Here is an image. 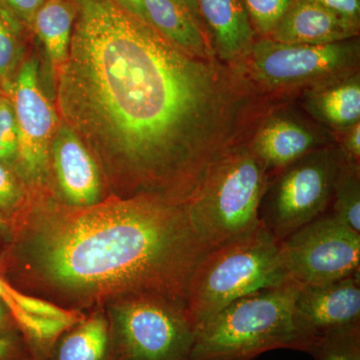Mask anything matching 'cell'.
Instances as JSON below:
<instances>
[{
  "instance_id": "cell-1",
  "label": "cell",
  "mask_w": 360,
  "mask_h": 360,
  "mask_svg": "<svg viewBox=\"0 0 360 360\" xmlns=\"http://www.w3.org/2000/svg\"><path fill=\"white\" fill-rule=\"evenodd\" d=\"M58 75L66 124L134 196L186 205L238 148L245 87L213 58L184 51L111 0H77Z\"/></svg>"
},
{
  "instance_id": "cell-2",
  "label": "cell",
  "mask_w": 360,
  "mask_h": 360,
  "mask_svg": "<svg viewBox=\"0 0 360 360\" xmlns=\"http://www.w3.org/2000/svg\"><path fill=\"white\" fill-rule=\"evenodd\" d=\"M7 271L73 304L158 298L186 304L207 253L186 205L150 195L52 207L11 225Z\"/></svg>"
},
{
  "instance_id": "cell-3",
  "label": "cell",
  "mask_w": 360,
  "mask_h": 360,
  "mask_svg": "<svg viewBox=\"0 0 360 360\" xmlns=\"http://www.w3.org/2000/svg\"><path fill=\"white\" fill-rule=\"evenodd\" d=\"M290 281L229 303L195 326L191 360H255L276 349L309 354L316 336L298 319Z\"/></svg>"
},
{
  "instance_id": "cell-4",
  "label": "cell",
  "mask_w": 360,
  "mask_h": 360,
  "mask_svg": "<svg viewBox=\"0 0 360 360\" xmlns=\"http://www.w3.org/2000/svg\"><path fill=\"white\" fill-rule=\"evenodd\" d=\"M279 241L264 224L208 250L194 270L186 309L194 328L243 296L290 281Z\"/></svg>"
},
{
  "instance_id": "cell-5",
  "label": "cell",
  "mask_w": 360,
  "mask_h": 360,
  "mask_svg": "<svg viewBox=\"0 0 360 360\" xmlns=\"http://www.w3.org/2000/svg\"><path fill=\"white\" fill-rule=\"evenodd\" d=\"M269 172L251 148H236L217 161L186 203L196 236L208 250L257 229Z\"/></svg>"
},
{
  "instance_id": "cell-6",
  "label": "cell",
  "mask_w": 360,
  "mask_h": 360,
  "mask_svg": "<svg viewBox=\"0 0 360 360\" xmlns=\"http://www.w3.org/2000/svg\"><path fill=\"white\" fill-rule=\"evenodd\" d=\"M106 360H191L193 322L186 304L158 298H131L110 309Z\"/></svg>"
},
{
  "instance_id": "cell-7",
  "label": "cell",
  "mask_w": 360,
  "mask_h": 360,
  "mask_svg": "<svg viewBox=\"0 0 360 360\" xmlns=\"http://www.w3.org/2000/svg\"><path fill=\"white\" fill-rule=\"evenodd\" d=\"M341 156L333 150L314 151L283 168L270 189L259 219L278 241L326 213Z\"/></svg>"
},
{
  "instance_id": "cell-8",
  "label": "cell",
  "mask_w": 360,
  "mask_h": 360,
  "mask_svg": "<svg viewBox=\"0 0 360 360\" xmlns=\"http://www.w3.org/2000/svg\"><path fill=\"white\" fill-rule=\"evenodd\" d=\"M290 281L300 285L333 283L360 274V233L333 213H323L279 241Z\"/></svg>"
},
{
  "instance_id": "cell-9",
  "label": "cell",
  "mask_w": 360,
  "mask_h": 360,
  "mask_svg": "<svg viewBox=\"0 0 360 360\" xmlns=\"http://www.w3.org/2000/svg\"><path fill=\"white\" fill-rule=\"evenodd\" d=\"M11 96L18 129V169L30 184H44L49 174V150L58 129V116L40 89L34 60L21 66Z\"/></svg>"
},
{
  "instance_id": "cell-10",
  "label": "cell",
  "mask_w": 360,
  "mask_h": 360,
  "mask_svg": "<svg viewBox=\"0 0 360 360\" xmlns=\"http://www.w3.org/2000/svg\"><path fill=\"white\" fill-rule=\"evenodd\" d=\"M250 53L258 78L265 84L281 86L302 84L349 68L356 63L359 46L347 41L316 45L269 39L253 44Z\"/></svg>"
},
{
  "instance_id": "cell-11",
  "label": "cell",
  "mask_w": 360,
  "mask_h": 360,
  "mask_svg": "<svg viewBox=\"0 0 360 360\" xmlns=\"http://www.w3.org/2000/svg\"><path fill=\"white\" fill-rule=\"evenodd\" d=\"M295 311L317 338L360 326V274L333 283L300 284Z\"/></svg>"
},
{
  "instance_id": "cell-12",
  "label": "cell",
  "mask_w": 360,
  "mask_h": 360,
  "mask_svg": "<svg viewBox=\"0 0 360 360\" xmlns=\"http://www.w3.org/2000/svg\"><path fill=\"white\" fill-rule=\"evenodd\" d=\"M52 160L59 189L70 206L101 202V180L94 158L68 124L56 129L51 142Z\"/></svg>"
},
{
  "instance_id": "cell-13",
  "label": "cell",
  "mask_w": 360,
  "mask_h": 360,
  "mask_svg": "<svg viewBox=\"0 0 360 360\" xmlns=\"http://www.w3.org/2000/svg\"><path fill=\"white\" fill-rule=\"evenodd\" d=\"M359 20L345 18L314 0H295L271 32L283 44H329L359 34Z\"/></svg>"
},
{
  "instance_id": "cell-14",
  "label": "cell",
  "mask_w": 360,
  "mask_h": 360,
  "mask_svg": "<svg viewBox=\"0 0 360 360\" xmlns=\"http://www.w3.org/2000/svg\"><path fill=\"white\" fill-rule=\"evenodd\" d=\"M200 18L212 33L217 56L224 61L250 52L253 32L243 0H196Z\"/></svg>"
},
{
  "instance_id": "cell-15",
  "label": "cell",
  "mask_w": 360,
  "mask_h": 360,
  "mask_svg": "<svg viewBox=\"0 0 360 360\" xmlns=\"http://www.w3.org/2000/svg\"><path fill=\"white\" fill-rule=\"evenodd\" d=\"M316 144V137L302 125L276 118L267 122L258 132L251 150L269 172L288 167L309 155Z\"/></svg>"
},
{
  "instance_id": "cell-16",
  "label": "cell",
  "mask_w": 360,
  "mask_h": 360,
  "mask_svg": "<svg viewBox=\"0 0 360 360\" xmlns=\"http://www.w3.org/2000/svg\"><path fill=\"white\" fill-rule=\"evenodd\" d=\"M149 25L184 51L212 58L200 23L179 0H143Z\"/></svg>"
},
{
  "instance_id": "cell-17",
  "label": "cell",
  "mask_w": 360,
  "mask_h": 360,
  "mask_svg": "<svg viewBox=\"0 0 360 360\" xmlns=\"http://www.w3.org/2000/svg\"><path fill=\"white\" fill-rule=\"evenodd\" d=\"M110 340L108 319L96 314L82 319L59 336L49 360H106Z\"/></svg>"
},
{
  "instance_id": "cell-18",
  "label": "cell",
  "mask_w": 360,
  "mask_h": 360,
  "mask_svg": "<svg viewBox=\"0 0 360 360\" xmlns=\"http://www.w3.org/2000/svg\"><path fill=\"white\" fill-rule=\"evenodd\" d=\"M75 15L77 6L73 8L68 0H47L33 18L52 70L58 72L68 58Z\"/></svg>"
},
{
  "instance_id": "cell-19",
  "label": "cell",
  "mask_w": 360,
  "mask_h": 360,
  "mask_svg": "<svg viewBox=\"0 0 360 360\" xmlns=\"http://www.w3.org/2000/svg\"><path fill=\"white\" fill-rule=\"evenodd\" d=\"M314 105L324 120L335 127H352L359 122V77L345 80L322 90L314 97Z\"/></svg>"
},
{
  "instance_id": "cell-20",
  "label": "cell",
  "mask_w": 360,
  "mask_h": 360,
  "mask_svg": "<svg viewBox=\"0 0 360 360\" xmlns=\"http://www.w3.org/2000/svg\"><path fill=\"white\" fill-rule=\"evenodd\" d=\"M333 215L360 233V181L359 163L341 156L333 189Z\"/></svg>"
},
{
  "instance_id": "cell-21",
  "label": "cell",
  "mask_w": 360,
  "mask_h": 360,
  "mask_svg": "<svg viewBox=\"0 0 360 360\" xmlns=\"http://www.w3.org/2000/svg\"><path fill=\"white\" fill-rule=\"evenodd\" d=\"M309 354L314 360H360V326L321 336Z\"/></svg>"
},
{
  "instance_id": "cell-22",
  "label": "cell",
  "mask_w": 360,
  "mask_h": 360,
  "mask_svg": "<svg viewBox=\"0 0 360 360\" xmlns=\"http://www.w3.org/2000/svg\"><path fill=\"white\" fill-rule=\"evenodd\" d=\"M248 14L258 30L271 33L288 13L295 0H243Z\"/></svg>"
},
{
  "instance_id": "cell-23",
  "label": "cell",
  "mask_w": 360,
  "mask_h": 360,
  "mask_svg": "<svg viewBox=\"0 0 360 360\" xmlns=\"http://www.w3.org/2000/svg\"><path fill=\"white\" fill-rule=\"evenodd\" d=\"M18 151V129L13 103L0 98V162H13Z\"/></svg>"
},
{
  "instance_id": "cell-24",
  "label": "cell",
  "mask_w": 360,
  "mask_h": 360,
  "mask_svg": "<svg viewBox=\"0 0 360 360\" xmlns=\"http://www.w3.org/2000/svg\"><path fill=\"white\" fill-rule=\"evenodd\" d=\"M16 46L15 39L11 28L6 21L0 18V82L6 79L8 73L13 70L15 63Z\"/></svg>"
},
{
  "instance_id": "cell-25",
  "label": "cell",
  "mask_w": 360,
  "mask_h": 360,
  "mask_svg": "<svg viewBox=\"0 0 360 360\" xmlns=\"http://www.w3.org/2000/svg\"><path fill=\"white\" fill-rule=\"evenodd\" d=\"M21 198L18 180L4 163L0 162V210L7 212L15 207Z\"/></svg>"
},
{
  "instance_id": "cell-26",
  "label": "cell",
  "mask_w": 360,
  "mask_h": 360,
  "mask_svg": "<svg viewBox=\"0 0 360 360\" xmlns=\"http://www.w3.org/2000/svg\"><path fill=\"white\" fill-rule=\"evenodd\" d=\"M47 0H0V7L18 20L32 25L33 18L37 11Z\"/></svg>"
},
{
  "instance_id": "cell-27",
  "label": "cell",
  "mask_w": 360,
  "mask_h": 360,
  "mask_svg": "<svg viewBox=\"0 0 360 360\" xmlns=\"http://www.w3.org/2000/svg\"><path fill=\"white\" fill-rule=\"evenodd\" d=\"M314 1L345 18L354 20H359V0H314Z\"/></svg>"
},
{
  "instance_id": "cell-28",
  "label": "cell",
  "mask_w": 360,
  "mask_h": 360,
  "mask_svg": "<svg viewBox=\"0 0 360 360\" xmlns=\"http://www.w3.org/2000/svg\"><path fill=\"white\" fill-rule=\"evenodd\" d=\"M25 350L20 338H0V360H25L28 355Z\"/></svg>"
},
{
  "instance_id": "cell-29",
  "label": "cell",
  "mask_w": 360,
  "mask_h": 360,
  "mask_svg": "<svg viewBox=\"0 0 360 360\" xmlns=\"http://www.w3.org/2000/svg\"><path fill=\"white\" fill-rule=\"evenodd\" d=\"M345 160L350 162L359 163L360 158V125L359 122L352 125L348 136L345 141Z\"/></svg>"
},
{
  "instance_id": "cell-30",
  "label": "cell",
  "mask_w": 360,
  "mask_h": 360,
  "mask_svg": "<svg viewBox=\"0 0 360 360\" xmlns=\"http://www.w3.org/2000/svg\"><path fill=\"white\" fill-rule=\"evenodd\" d=\"M18 330V326L9 314L8 309L0 300V338H18V335H16Z\"/></svg>"
},
{
  "instance_id": "cell-31",
  "label": "cell",
  "mask_w": 360,
  "mask_h": 360,
  "mask_svg": "<svg viewBox=\"0 0 360 360\" xmlns=\"http://www.w3.org/2000/svg\"><path fill=\"white\" fill-rule=\"evenodd\" d=\"M111 1L122 8L123 11L149 25L146 8H144L143 0H111Z\"/></svg>"
},
{
  "instance_id": "cell-32",
  "label": "cell",
  "mask_w": 360,
  "mask_h": 360,
  "mask_svg": "<svg viewBox=\"0 0 360 360\" xmlns=\"http://www.w3.org/2000/svg\"><path fill=\"white\" fill-rule=\"evenodd\" d=\"M179 1L191 11L198 22L200 23L201 18L200 11H198V1L196 0H179Z\"/></svg>"
},
{
  "instance_id": "cell-33",
  "label": "cell",
  "mask_w": 360,
  "mask_h": 360,
  "mask_svg": "<svg viewBox=\"0 0 360 360\" xmlns=\"http://www.w3.org/2000/svg\"><path fill=\"white\" fill-rule=\"evenodd\" d=\"M8 229V224H6V220L0 217V236H4V232Z\"/></svg>"
},
{
  "instance_id": "cell-34",
  "label": "cell",
  "mask_w": 360,
  "mask_h": 360,
  "mask_svg": "<svg viewBox=\"0 0 360 360\" xmlns=\"http://www.w3.org/2000/svg\"><path fill=\"white\" fill-rule=\"evenodd\" d=\"M25 360H49V359H39V357H32L30 356V355H27V357Z\"/></svg>"
}]
</instances>
